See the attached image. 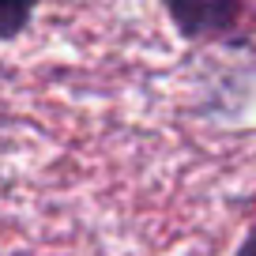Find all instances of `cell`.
<instances>
[{"label": "cell", "mask_w": 256, "mask_h": 256, "mask_svg": "<svg viewBox=\"0 0 256 256\" xmlns=\"http://www.w3.org/2000/svg\"><path fill=\"white\" fill-rule=\"evenodd\" d=\"M162 8L188 42H226L241 23V0H162Z\"/></svg>", "instance_id": "cell-1"}, {"label": "cell", "mask_w": 256, "mask_h": 256, "mask_svg": "<svg viewBox=\"0 0 256 256\" xmlns=\"http://www.w3.org/2000/svg\"><path fill=\"white\" fill-rule=\"evenodd\" d=\"M38 0H0V42H16L30 26Z\"/></svg>", "instance_id": "cell-2"}, {"label": "cell", "mask_w": 256, "mask_h": 256, "mask_svg": "<svg viewBox=\"0 0 256 256\" xmlns=\"http://www.w3.org/2000/svg\"><path fill=\"white\" fill-rule=\"evenodd\" d=\"M234 256H256V230L248 234L245 241H241V248H238V252H234Z\"/></svg>", "instance_id": "cell-3"}]
</instances>
